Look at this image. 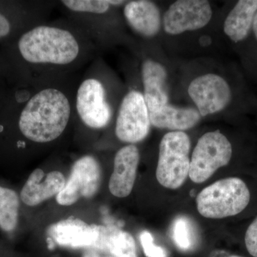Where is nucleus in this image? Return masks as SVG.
I'll list each match as a JSON object with an SVG mask.
<instances>
[{"label": "nucleus", "mask_w": 257, "mask_h": 257, "mask_svg": "<svg viewBox=\"0 0 257 257\" xmlns=\"http://www.w3.org/2000/svg\"><path fill=\"white\" fill-rule=\"evenodd\" d=\"M71 106L68 99L58 89H43L32 96L19 120L25 138L38 143L53 141L68 124Z\"/></svg>", "instance_id": "1"}, {"label": "nucleus", "mask_w": 257, "mask_h": 257, "mask_svg": "<svg viewBox=\"0 0 257 257\" xmlns=\"http://www.w3.org/2000/svg\"><path fill=\"white\" fill-rule=\"evenodd\" d=\"M20 54L33 64L65 65L78 57L79 46L67 30L55 27L39 26L24 34L18 43Z\"/></svg>", "instance_id": "2"}, {"label": "nucleus", "mask_w": 257, "mask_h": 257, "mask_svg": "<svg viewBox=\"0 0 257 257\" xmlns=\"http://www.w3.org/2000/svg\"><path fill=\"white\" fill-rule=\"evenodd\" d=\"M249 189L237 177L216 181L198 194L197 210L209 219H223L239 214L250 202Z\"/></svg>", "instance_id": "3"}, {"label": "nucleus", "mask_w": 257, "mask_h": 257, "mask_svg": "<svg viewBox=\"0 0 257 257\" xmlns=\"http://www.w3.org/2000/svg\"><path fill=\"white\" fill-rule=\"evenodd\" d=\"M191 142L184 132H170L161 140L156 177L159 183L170 189L183 185L189 176Z\"/></svg>", "instance_id": "4"}, {"label": "nucleus", "mask_w": 257, "mask_h": 257, "mask_svg": "<svg viewBox=\"0 0 257 257\" xmlns=\"http://www.w3.org/2000/svg\"><path fill=\"white\" fill-rule=\"evenodd\" d=\"M232 152L229 140L219 130L204 134L192 152L189 178L196 184L208 180L216 170L229 163Z\"/></svg>", "instance_id": "5"}, {"label": "nucleus", "mask_w": 257, "mask_h": 257, "mask_svg": "<svg viewBox=\"0 0 257 257\" xmlns=\"http://www.w3.org/2000/svg\"><path fill=\"white\" fill-rule=\"evenodd\" d=\"M150 114L142 93L131 91L124 96L116 118L115 133L123 143L143 141L150 133Z\"/></svg>", "instance_id": "6"}, {"label": "nucleus", "mask_w": 257, "mask_h": 257, "mask_svg": "<svg viewBox=\"0 0 257 257\" xmlns=\"http://www.w3.org/2000/svg\"><path fill=\"white\" fill-rule=\"evenodd\" d=\"M212 18L210 3L206 0H178L170 5L163 18L166 33L177 35L207 26Z\"/></svg>", "instance_id": "7"}, {"label": "nucleus", "mask_w": 257, "mask_h": 257, "mask_svg": "<svg viewBox=\"0 0 257 257\" xmlns=\"http://www.w3.org/2000/svg\"><path fill=\"white\" fill-rule=\"evenodd\" d=\"M100 183L101 170L97 161L93 157H83L74 163L70 177L56 199L60 205H72L81 198L94 196Z\"/></svg>", "instance_id": "8"}, {"label": "nucleus", "mask_w": 257, "mask_h": 257, "mask_svg": "<svg viewBox=\"0 0 257 257\" xmlns=\"http://www.w3.org/2000/svg\"><path fill=\"white\" fill-rule=\"evenodd\" d=\"M188 94L202 116L224 109L231 100V88L221 76L207 74L193 79Z\"/></svg>", "instance_id": "9"}, {"label": "nucleus", "mask_w": 257, "mask_h": 257, "mask_svg": "<svg viewBox=\"0 0 257 257\" xmlns=\"http://www.w3.org/2000/svg\"><path fill=\"white\" fill-rule=\"evenodd\" d=\"M77 110L83 122L89 127L101 128L109 124L111 108L105 100L104 87L99 80L87 79L79 86Z\"/></svg>", "instance_id": "10"}, {"label": "nucleus", "mask_w": 257, "mask_h": 257, "mask_svg": "<svg viewBox=\"0 0 257 257\" xmlns=\"http://www.w3.org/2000/svg\"><path fill=\"white\" fill-rule=\"evenodd\" d=\"M140 159L138 148L133 145L122 147L116 154L109 183V191L115 197H127L133 191Z\"/></svg>", "instance_id": "11"}, {"label": "nucleus", "mask_w": 257, "mask_h": 257, "mask_svg": "<svg viewBox=\"0 0 257 257\" xmlns=\"http://www.w3.org/2000/svg\"><path fill=\"white\" fill-rule=\"evenodd\" d=\"M65 184V178L61 172L54 171L45 175L41 169H37L29 177L22 189V200L30 207L38 205L58 194Z\"/></svg>", "instance_id": "12"}, {"label": "nucleus", "mask_w": 257, "mask_h": 257, "mask_svg": "<svg viewBox=\"0 0 257 257\" xmlns=\"http://www.w3.org/2000/svg\"><path fill=\"white\" fill-rule=\"evenodd\" d=\"M144 98L149 113L168 104L167 70L156 61L147 60L142 67Z\"/></svg>", "instance_id": "13"}, {"label": "nucleus", "mask_w": 257, "mask_h": 257, "mask_svg": "<svg viewBox=\"0 0 257 257\" xmlns=\"http://www.w3.org/2000/svg\"><path fill=\"white\" fill-rule=\"evenodd\" d=\"M49 234L60 246L71 248H90L97 237L95 224L88 225L75 218L52 225Z\"/></svg>", "instance_id": "14"}, {"label": "nucleus", "mask_w": 257, "mask_h": 257, "mask_svg": "<svg viewBox=\"0 0 257 257\" xmlns=\"http://www.w3.org/2000/svg\"><path fill=\"white\" fill-rule=\"evenodd\" d=\"M124 15L132 28L144 37H155L162 27L160 10L153 2H128L125 6Z\"/></svg>", "instance_id": "15"}, {"label": "nucleus", "mask_w": 257, "mask_h": 257, "mask_svg": "<svg viewBox=\"0 0 257 257\" xmlns=\"http://www.w3.org/2000/svg\"><path fill=\"white\" fill-rule=\"evenodd\" d=\"M97 237L87 249L109 253L114 257H138L136 243L130 233L114 226L96 225Z\"/></svg>", "instance_id": "16"}, {"label": "nucleus", "mask_w": 257, "mask_h": 257, "mask_svg": "<svg viewBox=\"0 0 257 257\" xmlns=\"http://www.w3.org/2000/svg\"><path fill=\"white\" fill-rule=\"evenodd\" d=\"M149 114L150 122L153 126L170 130L172 132L190 130L199 123L202 117L197 109L177 107L168 104Z\"/></svg>", "instance_id": "17"}, {"label": "nucleus", "mask_w": 257, "mask_h": 257, "mask_svg": "<svg viewBox=\"0 0 257 257\" xmlns=\"http://www.w3.org/2000/svg\"><path fill=\"white\" fill-rule=\"evenodd\" d=\"M257 13V0H240L225 19L224 32L231 41L244 40L252 29Z\"/></svg>", "instance_id": "18"}, {"label": "nucleus", "mask_w": 257, "mask_h": 257, "mask_svg": "<svg viewBox=\"0 0 257 257\" xmlns=\"http://www.w3.org/2000/svg\"><path fill=\"white\" fill-rule=\"evenodd\" d=\"M20 201L17 193L0 187V227L6 231H13L18 220Z\"/></svg>", "instance_id": "19"}, {"label": "nucleus", "mask_w": 257, "mask_h": 257, "mask_svg": "<svg viewBox=\"0 0 257 257\" xmlns=\"http://www.w3.org/2000/svg\"><path fill=\"white\" fill-rule=\"evenodd\" d=\"M172 237L177 246L183 251H188L194 245L192 226L184 216L177 218L172 227Z\"/></svg>", "instance_id": "20"}, {"label": "nucleus", "mask_w": 257, "mask_h": 257, "mask_svg": "<svg viewBox=\"0 0 257 257\" xmlns=\"http://www.w3.org/2000/svg\"><path fill=\"white\" fill-rule=\"evenodd\" d=\"M62 4L69 10L78 13L104 14L109 9L107 0H64Z\"/></svg>", "instance_id": "21"}, {"label": "nucleus", "mask_w": 257, "mask_h": 257, "mask_svg": "<svg viewBox=\"0 0 257 257\" xmlns=\"http://www.w3.org/2000/svg\"><path fill=\"white\" fill-rule=\"evenodd\" d=\"M140 242L144 253L147 257H167V251L162 246H157L154 243L153 236L148 231H144L140 236Z\"/></svg>", "instance_id": "22"}, {"label": "nucleus", "mask_w": 257, "mask_h": 257, "mask_svg": "<svg viewBox=\"0 0 257 257\" xmlns=\"http://www.w3.org/2000/svg\"><path fill=\"white\" fill-rule=\"evenodd\" d=\"M245 245L248 252L251 256L257 257V216L246 230Z\"/></svg>", "instance_id": "23"}, {"label": "nucleus", "mask_w": 257, "mask_h": 257, "mask_svg": "<svg viewBox=\"0 0 257 257\" xmlns=\"http://www.w3.org/2000/svg\"><path fill=\"white\" fill-rule=\"evenodd\" d=\"M10 32V24L5 17L0 14V37L7 36Z\"/></svg>", "instance_id": "24"}, {"label": "nucleus", "mask_w": 257, "mask_h": 257, "mask_svg": "<svg viewBox=\"0 0 257 257\" xmlns=\"http://www.w3.org/2000/svg\"><path fill=\"white\" fill-rule=\"evenodd\" d=\"M82 257H114L109 253L101 252L94 249H87Z\"/></svg>", "instance_id": "25"}, {"label": "nucleus", "mask_w": 257, "mask_h": 257, "mask_svg": "<svg viewBox=\"0 0 257 257\" xmlns=\"http://www.w3.org/2000/svg\"><path fill=\"white\" fill-rule=\"evenodd\" d=\"M211 42H212L211 37L208 36V35H203L199 39V44H200L201 46L204 47L209 46L211 44Z\"/></svg>", "instance_id": "26"}, {"label": "nucleus", "mask_w": 257, "mask_h": 257, "mask_svg": "<svg viewBox=\"0 0 257 257\" xmlns=\"http://www.w3.org/2000/svg\"><path fill=\"white\" fill-rule=\"evenodd\" d=\"M108 4L109 5H121L124 4V1H119V0H107Z\"/></svg>", "instance_id": "27"}, {"label": "nucleus", "mask_w": 257, "mask_h": 257, "mask_svg": "<svg viewBox=\"0 0 257 257\" xmlns=\"http://www.w3.org/2000/svg\"><path fill=\"white\" fill-rule=\"evenodd\" d=\"M252 30L253 34H254L255 37L257 40V13L256 16H255L254 20H253Z\"/></svg>", "instance_id": "28"}, {"label": "nucleus", "mask_w": 257, "mask_h": 257, "mask_svg": "<svg viewBox=\"0 0 257 257\" xmlns=\"http://www.w3.org/2000/svg\"><path fill=\"white\" fill-rule=\"evenodd\" d=\"M230 257H243V256H231Z\"/></svg>", "instance_id": "29"}]
</instances>
